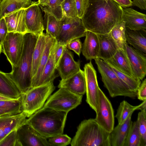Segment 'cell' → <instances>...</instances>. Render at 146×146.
<instances>
[{
  "label": "cell",
  "instance_id": "cell-33",
  "mask_svg": "<svg viewBox=\"0 0 146 146\" xmlns=\"http://www.w3.org/2000/svg\"><path fill=\"white\" fill-rule=\"evenodd\" d=\"M0 108L9 115L21 113L22 111L21 97L13 100L0 101Z\"/></svg>",
  "mask_w": 146,
  "mask_h": 146
},
{
  "label": "cell",
  "instance_id": "cell-30",
  "mask_svg": "<svg viewBox=\"0 0 146 146\" xmlns=\"http://www.w3.org/2000/svg\"><path fill=\"white\" fill-rule=\"evenodd\" d=\"M146 104V100L136 106L130 104L126 101H122L119 105L115 116L117 120L118 124H121L123 123L130 113L136 110H140Z\"/></svg>",
  "mask_w": 146,
  "mask_h": 146
},
{
  "label": "cell",
  "instance_id": "cell-4",
  "mask_svg": "<svg viewBox=\"0 0 146 146\" xmlns=\"http://www.w3.org/2000/svg\"><path fill=\"white\" fill-rule=\"evenodd\" d=\"M109 135L94 119H85L77 127L70 144L72 146H110Z\"/></svg>",
  "mask_w": 146,
  "mask_h": 146
},
{
  "label": "cell",
  "instance_id": "cell-16",
  "mask_svg": "<svg viewBox=\"0 0 146 146\" xmlns=\"http://www.w3.org/2000/svg\"><path fill=\"white\" fill-rule=\"evenodd\" d=\"M27 117L23 111L16 114L0 116V141L10 132L25 124Z\"/></svg>",
  "mask_w": 146,
  "mask_h": 146
},
{
  "label": "cell",
  "instance_id": "cell-42",
  "mask_svg": "<svg viewBox=\"0 0 146 146\" xmlns=\"http://www.w3.org/2000/svg\"><path fill=\"white\" fill-rule=\"evenodd\" d=\"M78 17L81 19L84 15L88 7V0H75Z\"/></svg>",
  "mask_w": 146,
  "mask_h": 146
},
{
  "label": "cell",
  "instance_id": "cell-39",
  "mask_svg": "<svg viewBox=\"0 0 146 146\" xmlns=\"http://www.w3.org/2000/svg\"><path fill=\"white\" fill-rule=\"evenodd\" d=\"M50 146H66L70 143L71 138L66 134H63L48 138Z\"/></svg>",
  "mask_w": 146,
  "mask_h": 146
},
{
  "label": "cell",
  "instance_id": "cell-31",
  "mask_svg": "<svg viewBox=\"0 0 146 146\" xmlns=\"http://www.w3.org/2000/svg\"><path fill=\"white\" fill-rule=\"evenodd\" d=\"M44 13V25L46 33L56 39L59 34L60 28V20L52 14L46 11Z\"/></svg>",
  "mask_w": 146,
  "mask_h": 146
},
{
  "label": "cell",
  "instance_id": "cell-22",
  "mask_svg": "<svg viewBox=\"0 0 146 146\" xmlns=\"http://www.w3.org/2000/svg\"><path fill=\"white\" fill-rule=\"evenodd\" d=\"M85 36L82 49V54L87 60L98 58L100 45L98 34L86 30Z\"/></svg>",
  "mask_w": 146,
  "mask_h": 146
},
{
  "label": "cell",
  "instance_id": "cell-34",
  "mask_svg": "<svg viewBox=\"0 0 146 146\" xmlns=\"http://www.w3.org/2000/svg\"><path fill=\"white\" fill-rule=\"evenodd\" d=\"M141 135L137 121L132 122L124 146H140Z\"/></svg>",
  "mask_w": 146,
  "mask_h": 146
},
{
  "label": "cell",
  "instance_id": "cell-49",
  "mask_svg": "<svg viewBox=\"0 0 146 146\" xmlns=\"http://www.w3.org/2000/svg\"><path fill=\"white\" fill-rule=\"evenodd\" d=\"M48 0H38V3L39 5H40L43 7L46 6Z\"/></svg>",
  "mask_w": 146,
  "mask_h": 146
},
{
  "label": "cell",
  "instance_id": "cell-11",
  "mask_svg": "<svg viewBox=\"0 0 146 146\" xmlns=\"http://www.w3.org/2000/svg\"><path fill=\"white\" fill-rule=\"evenodd\" d=\"M87 103L96 113L99 108L98 89L96 72L91 61L84 67Z\"/></svg>",
  "mask_w": 146,
  "mask_h": 146
},
{
  "label": "cell",
  "instance_id": "cell-12",
  "mask_svg": "<svg viewBox=\"0 0 146 146\" xmlns=\"http://www.w3.org/2000/svg\"><path fill=\"white\" fill-rule=\"evenodd\" d=\"M25 19L27 33L38 36L43 33L44 20L38 2L33 1L26 8Z\"/></svg>",
  "mask_w": 146,
  "mask_h": 146
},
{
  "label": "cell",
  "instance_id": "cell-17",
  "mask_svg": "<svg viewBox=\"0 0 146 146\" xmlns=\"http://www.w3.org/2000/svg\"><path fill=\"white\" fill-rule=\"evenodd\" d=\"M123 21L126 28L131 30H146V15L131 8H123Z\"/></svg>",
  "mask_w": 146,
  "mask_h": 146
},
{
  "label": "cell",
  "instance_id": "cell-40",
  "mask_svg": "<svg viewBox=\"0 0 146 146\" xmlns=\"http://www.w3.org/2000/svg\"><path fill=\"white\" fill-rule=\"evenodd\" d=\"M0 146H21L19 141L17 130H13L0 141Z\"/></svg>",
  "mask_w": 146,
  "mask_h": 146
},
{
  "label": "cell",
  "instance_id": "cell-14",
  "mask_svg": "<svg viewBox=\"0 0 146 146\" xmlns=\"http://www.w3.org/2000/svg\"><path fill=\"white\" fill-rule=\"evenodd\" d=\"M80 62L75 61L72 53L64 46L62 56L56 67L62 80H64L78 72Z\"/></svg>",
  "mask_w": 146,
  "mask_h": 146
},
{
  "label": "cell",
  "instance_id": "cell-6",
  "mask_svg": "<svg viewBox=\"0 0 146 146\" xmlns=\"http://www.w3.org/2000/svg\"><path fill=\"white\" fill-rule=\"evenodd\" d=\"M53 82L31 88L21 94L22 111L27 117L43 106L46 101L55 89Z\"/></svg>",
  "mask_w": 146,
  "mask_h": 146
},
{
  "label": "cell",
  "instance_id": "cell-48",
  "mask_svg": "<svg viewBox=\"0 0 146 146\" xmlns=\"http://www.w3.org/2000/svg\"><path fill=\"white\" fill-rule=\"evenodd\" d=\"M16 99H16L7 96L6 95L0 93V101L11 100Z\"/></svg>",
  "mask_w": 146,
  "mask_h": 146
},
{
  "label": "cell",
  "instance_id": "cell-37",
  "mask_svg": "<svg viewBox=\"0 0 146 146\" xmlns=\"http://www.w3.org/2000/svg\"><path fill=\"white\" fill-rule=\"evenodd\" d=\"M110 66L117 76L122 81L133 91L137 92L141 83L140 80L138 78L131 77L119 71L113 67Z\"/></svg>",
  "mask_w": 146,
  "mask_h": 146
},
{
  "label": "cell",
  "instance_id": "cell-36",
  "mask_svg": "<svg viewBox=\"0 0 146 146\" xmlns=\"http://www.w3.org/2000/svg\"><path fill=\"white\" fill-rule=\"evenodd\" d=\"M64 0H48L46 6L42 8L43 10L46 11L52 14L58 19L60 20L63 15L61 5Z\"/></svg>",
  "mask_w": 146,
  "mask_h": 146
},
{
  "label": "cell",
  "instance_id": "cell-32",
  "mask_svg": "<svg viewBox=\"0 0 146 146\" xmlns=\"http://www.w3.org/2000/svg\"><path fill=\"white\" fill-rule=\"evenodd\" d=\"M125 22L123 21L115 25L110 32V34L119 48L124 49V44L126 42Z\"/></svg>",
  "mask_w": 146,
  "mask_h": 146
},
{
  "label": "cell",
  "instance_id": "cell-24",
  "mask_svg": "<svg viewBox=\"0 0 146 146\" xmlns=\"http://www.w3.org/2000/svg\"><path fill=\"white\" fill-rule=\"evenodd\" d=\"M56 41L51 51L48 60L46 64L35 87L45 85L53 82L58 76L55 74L56 66L54 60Z\"/></svg>",
  "mask_w": 146,
  "mask_h": 146
},
{
  "label": "cell",
  "instance_id": "cell-21",
  "mask_svg": "<svg viewBox=\"0 0 146 146\" xmlns=\"http://www.w3.org/2000/svg\"><path fill=\"white\" fill-rule=\"evenodd\" d=\"M103 60L110 66L124 74L131 77L137 78L135 77L133 73L128 58L124 49L118 48L116 53L111 58Z\"/></svg>",
  "mask_w": 146,
  "mask_h": 146
},
{
  "label": "cell",
  "instance_id": "cell-8",
  "mask_svg": "<svg viewBox=\"0 0 146 146\" xmlns=\"http://www.w3.org/2000/svg\"><path fill=\"white\" fill-rule=\"evenodd\" d=\"M86 30L81 19L78 16L68 17L65 15L60 20V28L56 39L57 44L65 45L71 41L85 36Z\"/></svg>",
  "mask_w": 146,
  "mask_h": 146
},
{
  "label": "cell",
  "instance_id": "cell-45",
  "mask_svg": "<svg viewBox=\"0 0 146 146\" xmlns=\"http://www.w3.org/2000/svg\"><path fill=\"white\" fill-rule=\"evenodd\" d=\"M64 46L57 43L54 54V60L56 67L62 56Z\"/></svg>",
  "mask_w": 146,
  "mask_h": 146
},
{
  "label": "cell",
  "instance_id": "cell-20",
  "mask_svg": "<svg viewBox=\"0 0 146 146\" xmlns=\"http://www.w3.org/2000/svg\"><path fill=\"white\" fill-rule=\"evenodd\" d=\"M133 113L129 114L123 123L118 124L109 133L110 146H124L132 122L131 117Z\"/></svg>",
  "mask_w": 146,
  "mask_h": 146
},
{
  "label": "cell",
  "instance_id": "cell-41",
  "mask_svg": "<svg viewBox=\"0 0 146 146\" xmlns=\"http://www.w3.org/2000/svg\"><path fill=\"white\" fill-rule=\"evenodd\" d=\"M66 46L68 49L73 50L80 56L82 51V44L79 38L71 41L66 45Z\"/></svg>",
  "mask_w": 146,
  "mask_h": 146
},
{
  "label": "cell",
  "instance_id": "cell-50",
  "mask_svg": "<svg viewBox=\"0 0 146 146\" xmlns=\"http://www.w3.org/2000/svg\"><path fill=\"white\" fill-rule=\"evenodd\" d=\"M7 115L9 114L6 113L3 109L0 108V116Z\"/></svg>",
  "mask_w": 146,
  "mask_h": 146
},
{
  "label": "cell",
  "instance_id": "cell-46",
  "mask_svg": "<svg viewBox=\"0 0 146 146\" xmlns=\"http://www.w3.org/2000/svg\"><path fill=\"white\" fill-rule=\"evenodd\" d=\"M117 3L122 8H125L133 5V2L131 0H112Z\"/></svg>",
  "mask_w": 146,
  "mask_h": 146
},
{
  "label": "cell",
  "instance_id": "cell-29",
  "mask_svg": "<svg viewBox=\"0 0 146 146\" xmlns=\"http://www.w3.org/2000/svg\"><path fill=\"white\" fill-rule=\"evenodd\" d=\"M32 0H2L0 3V19L6 14L21 8H27Z\"/></svg>",
  "mask_w": 146,
  "mask_h": 146
},
{
  "label": "cell",
  "instance_id": "cell-26",
  "mask_svg": "<svg viewBox=\"0 0 146 146\" xmlns=\"http://www.w3.org/2000/svg\"><path fill=\"white\" fill-rule=\"evenodd\" d=\"M46 36L45 45L37 72L35 75L32 78L31 88L35 87L48 60L52 49L56 42V39L49 35L46 33Z\"/></svg>",
  "mask_w": 146,
  "mask_h": 146
},
{
  "label": "cell",
  "instance_id": "cell-1",
  "mask_svg": "<svg viewBox=\"0 0 146 146\" xmlns=\"http://www.w3.org/2000/svg\"><path fill=\"white\" fill-rule=\"evenodd\" d=\"M81 19L86 30L98 35L110 32L123 21V8L112 0H88Z\"/></svg>",
  "mask_w": 146,
  "mask_h": 146
},
{
  "label": "cell",
  "instance_id": "cell-47",
  "mask_svg": "<svg viewBox=\"0 0 146 146\" xmlns=\"http://www.w3.org/2000/svg\"><path fill=\"white\" fill-rule=\"evenodd\" d=\"M133 5L136 6L142 10L146 9V0H133Z\"/></svg>",
  "mask_w": 146,
  "mask_h": 146
},
{
  "label": "cell",
  "instance_id": "cell-44",
  "mask_svg": "<svg viewBox=\"0 0 146 146\" xmlns=\"http://www.w3.org/2000/svg\"><path fill=\"white\" fill-rule=\"evenodd\" d=\"M138 99L143 101L146 100V79H145L141 83L137 91Z\"/></svg>",
  "mask_w": 146,
  "mask_h": 146
},
{
  "label": "cell",
  "instance_id": "cell-3",
  "mask_svg": "<svg viewBox=\"0 0 146 146\" xmlns=\"http://www.w3.org/2000/svg\"><path fill=\"white\" fill-rule=\"evenodd\" d=\"M24 36L23 48L19 61L16 66L12 67L11 72L7 73L21 94L31 88L32 54L38 37L29 33Z\"/></svg>",
  "mask_w": 146,
  "mask_h": 146
},
{
  "label": "cell",
  "instance_id": "cell-52",
  "mask_svg": "<svg viewBox=\"0 0 146 146\" xmlns=\"http://www.w3.org/2000/svg\"><path fill=\"white\" fill-rule=\"evenodd\" d=\"M2 0H0V3L1 2Z\"/></svg>",
  "mask_w": 146,
  "mask_h": 146
},
{
  "label": "cell",
  "instance_id": "cell-13",
  "mask_svg": "<svg viewBox=\"0 0 146 146\" xmlns=\"http://www.w3.org/2000/svg\"><path fill=\"white\" fill-rule=\"evenodd\" d=\"M17 134L21 146H50L47 139L27 124L20 127Z\"/></svg>",
  "mask_w": 146,
  "mask_h": 146
},
{
  "label": "cell",
  "instance_id": "cell-51",
  "mask_svg": "<svg viewBox=\"0 0 146 146\" xmlns=\"http://www.w3.org/2000/svg\"><path fill=\"white\" fill-rule=\"evenodd\" d=\"M2 44L0 43V54L1 52H2Z\"/></svg>",
  "mask_w": 146,
  "mask_h": 146
},
{
  "label": "cell",
  "instance_id": "cell-25",
  "mask_svg": "<svg viewBox=\"0 0 146 146\" xmlns=\"http://www.w3.org/2000/svg\"><path fill=\"white\" fill-rule=\"evenodd\" d=\"M146 30L133 31L127 28L125 32L127 43L145 54L146 53Z\"/></svg>",
  "mask_w": 146,
  "mask_h": 146
},
{
  "label": "cell",
  "instance_id": "cell-28",
  "mask_svg": "<svg viewBox=\"0 0 146 146\" xmlns=\"http://www.w3.org/2000/svg\"><path fill=\"white\" fill-rule=\"evenodd\" d=\"M46 42V33H43L38 36L33 53L31 73L32 78L37 72Z\"/></svg>",
  "mask_w": 146,
  "mask_h": 146
},
{
  "label": "cell",
  "instance_id": "cell-2",
  "mask_svg": "<svg viewBox=\"0 0 146 146\" xmlns=\"http://www.w3.org/2000/svg\"><path fill=\"white\" fill-rule=\"evenodd\" d=\"M68 113L43 107L27 119L25 124L48 139L63 134Z\"/></svg>",
  "mask_w": 146,
  "mask_h": 146
},
{
  "label": "cell",
  "instance_id": "cell-38",
  "mask_svg": "<svg viewBox=\"0 0 146 146\" xmlns=\"http://www.w3.org/2000/svg\"><path fill=\"white\" fill-rule=\"evenodd\" d=\"M61 6L63 15L71 18L78 16L75 0H64Z\"/></svg>",
  "mask_w": 146,
  "mask_h": 146
},
{
  "label": "cell",
  "instance_id": "cell-15",
  "mask_svg": "<svg viewBox=\"0 0 146 146\" xmlns=\"http://www.w3.org/2000/svg\"><path fill=\"white\" fill-rule=\"evenodd\" d=\"M124 49L135 77L142 80L146 74V55L129 46L127 42Z\"/></svg>",
  "mask_w": 146,
  "mask_h": 146
},
{
  "label": "cell",
  "instance_id": "cell-19",
  "mask_svg": "<svg viewBox=\"0 0 146 146\" xmlns=\"http://www.w3.org/2000/svg\"><path fill=\"white\" fill-rule=\"evenodd\" d=\"M26 8H21L6 14L4 19L8 32H14L25 34L27 32L25 23Z\"/></svg>",
  "mask_w": 146,
  "mask_h": 146
},
{
  "label": "cell",
  "instance_id": "cell-43",
  "mask_svg": "<svg viewBox=\"0 0 146 146\" xmlns=\"http://www.w3.org/2000/svg\"><path fill=\"white\" fill-rule=\"evenodd\" d=\"M8 32V28L3 17L0 19V43L2 44Z\"/></svg>",
  "mask_w": 146,
  "mask_h": 146
},
{
  "label": "cell",
  "instance_id": "cell-23",
  "mask_svg": "<svg viewBox=\"0 0 146 146\" xmlns=\"http://www.w3.org/2000/svg\"><path fill=\"white\" fill-rule=\"evenodd\" d=\"M100 45L98 58L103 60L111 58L116 53L119 48L110 32L98 35Z\"/></svg>",
  "mask_w": 146,
  "mask_h": 146
},
{
  "label": "cell",
  "instance_id": "cell-18",
  "mask_svg": "<svg viewBox=\"0 0 146 146\" xmlns=\"http://www.w3.org/2000/svg\"><path fill=\"white\" fill-rule=\"evenodd\" d=\"M59 88H64L79 95L86 93V83L84 71L81 70L67 79L60 80Z\"/></svg>",
  "mask_w": 146,
  "mask_h": 146
},
{
  "label": "cell",
  "instance_id": "cell-9",
  "mask_svg": "<svg viewBox=\"0 0 146 146\" xmlns=\"http://www.w3.org/2000/svg\"><path fill=\"white\" fill-rule=\"evenodd\" d=\"M24 34L8 32L2 44L3 52L12 67L17 65L23 52Z\"/></svg>",
  "mask_w": 146,
  "mask_h": 146
},
{
  "label": "cell",
  "instance_id": "cell-5",
  "mask_svg": "<svg viewBox=\"0 0 146 146\" xmlns=\"http://www.w3.org/2000/svg\"><path fill=\"white\" fill-rule=\"evenodd\" d=\"M94 59L101 76L104 86L111 97L122 96L132 98L137 97V92L133 91L122 81L107 62L99 58Z\"/></svg>",
  "mask_w": 146,
  "mask_h": 146
},
{
  "label": "cell",
  "instance_id": "cell-35",
  "mask_svg": "<svg viewBox=\"0 0 146 146\" xmlns=\"http://www.w3.org/2000/svg\"><path fill=\"white\" fill-rule=\"evenodd\" d=\"M140 110L137 120L141 135L140 146H146V106Z\"/></svg>",
  "mask_w": 146,
  "mask_h": 146
},
{
  "label": "cell",
  "instance_id": "cell-10",
  "mask_svg": "<svg viewBox=\"0 0 146 146\" xmlns=\"http://www.w3.org/2000/svg\"><path fill=\"white\" fill-rule=\"evenodd\" d=\"M99 108L94 119L104 130L110 133L114 127L113 110L110 100L99 88L98 89Z\"/></svg>",
  "mask_w": 146,
  "mask_h": 146
},
{
  "label": "cell",
  "instance_id": "cell-27",
  "mask_svg": "<svg viewBox=\"0 0 146 146\" xmlns=\"http://www.w3.org/2000/svg\"><path fill=\"white\" fill-rule=\"evenodd\" d=\"M0 93L16 99L21 97L18 89L7 73L0 70Z\"/></svg>",
  "mask_w": 146,
  "mask_h": 146
},
{
  "label": "cell",
  "instance_id": "cell-7",
  "mask_svg": "<svg viewBox=\"0 0 146 146\" xmlns=\"http://www.w3.org/2000/svg\"><path fill=\"white\" fill-rule=\"evenodd\" d=\"M82 97L65 88H59L50 96L43 107L68 113L81 104Z\"/></svg>",
  "mask_w": 146,
  "mask_h": 146
}]
</instances>
